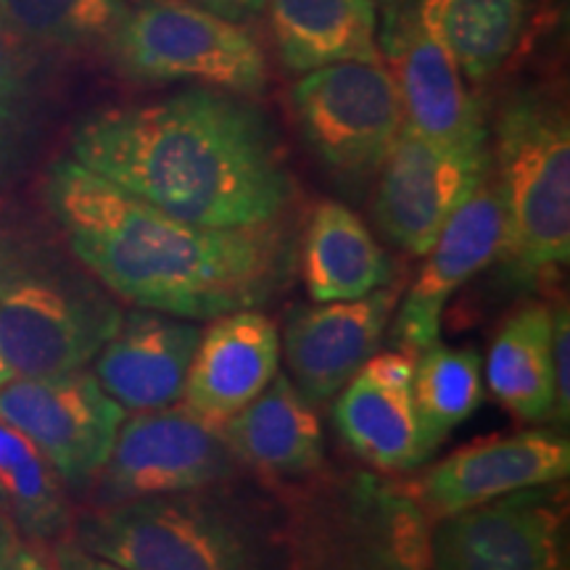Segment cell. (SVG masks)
Listing matches in <instances>:
<instances>
[{
    "instance_id": "17",
    "label": "cell",
    "mask_w": 570,
    "mask_h": 570,
    "mask_svg": "<svg viewBox=\"0 0 570 570\" xmlns=\"http://www.w3.org/2000/svg\"><path fill=\"white\" fill-rule=\"evenodd\" d=\"M281 365V333L256 309L214 317L202 331L183 386V410L219 428L265 391Z\"/></svg>"
},
{
    "instance_id": "22",
    "label": "cell",
    "mask_w": 570,
    "mask_h": 570,
    "mask_svg": "<svg viewBox=\"0 0 570 570\" xmlns=\"http://www.w3.org/2000/svg\"><path fill=\"white\" fill-rule=\"evenodd\" d=\"M348 449L383 473L412 470L428 460L412 404V389L383 386L356 373L333 407Z\"/></svg>"
},
{
    "instance_id": "11",
    "label": "cell",
    "mask_w": 570,
    "mask_h": 570,
    "mask_svg": "<svg viewBox=\"0 0 570 570\" xmlns=\"http://www.w3.org/2000/svg\"><path fill=\"white\" fill-rule=\"evenodd\" d=\"M491 151H465L431 142L402 127L377 183L375 219L391 244L425 256L454 209L487 180Z\"/></svg>"
},
{
    "instance_id": "31",
    "label": "cell",
    "mask_w": 570,
    "mask_h": 570,
    "mask_svg": "<svg viewBox=\"0 0 570 570\" xmlns=\"http://www.w3.org/2000/svg\"><path fill=\"white\" fill-rule=\"evenodd\" d=\"M51 566L53 570H125L119 566H111V562H106L101 558H96V554L85 552L82 547L75 544V541L56 547Z\"/></svg>"
},
{
    "instance_id": "10",
    "label": "cell",
    "mask_w": 570,
    "mask_h": 570,
    "mask_svg": "<svg viewBox=\"0 0 570 570\" xmlns=\"http://www.w3.org/2000/svg\"><path fill=\"white\" fill-rule=\"evenodd\" d=\"M238 458L219 428L180 410L135 412L125 417L101 468L106 504L142 497L185 494L233 479Z\"/></svg>"
},
{
    "instance_id": "18",
    "label": "cell",
    "mask_w": 570,
    "mask_h": 570,
    "mask_svg": "<svg viewBox=\"0 0 570 570\" xmlns=\"http://www.w3.org/2000/svg\"><path fill=\"white\" fill-rule=\"evenodd\" d=\"M202 331L196 320L154 309L132 312L92 356V375L125 410L175 407Z\"/></svg>"
},
{
    "instance_id": "7",
    "label": "cell",
    "mask_w": 570,
    "mask_h": 570,
    "mask_svg": "<svg viewBox=\"0 0 570 570\" xmlns=\"http://www.w3.org/2000/svg\"><path fill=\"white\" fill-rule=\"evenodd\" d=\"M294 111L312 151L346 177L375 175L404 127L402 98L383 59L306 71L294 88Z\"/></svg>"
},
{
    "instance_id": "4",
    "label": "cell",
    "mask_w": 570,
    "mask_h": 570,
    "mask_svg": "<svg viewBox=\"0 0 570 570\" xmlns=\"http://www.w3.org/2000/svg\"><path fill=\"white\" fill-rule=\"evenodd\" d=\"M75 544L125 570H275L267 539L209 489L106 504Z\"/></svg>"
},
{
    "instance_id": "33",
    "label": "cell",
    "mask_w": 570,
    "mask_h": 570,
    "mask_svg": "<svg viewBox=\"0 0 570 570\" xmlns=\"http://www.w3.org/2000/svg\"><path fill=\"white\" fill-rule=\"evenodd\" d=\"M0 504H3V499H0Z\"/></svg>"
},
{
    "instance_id": "20",
    "label": "cell",
    "mask_w": 570,
    "mask_h": 570,
    "mask_svg": "<svg viewBox=\"0 0 570 570\" xmlns=\"http://www.w3.org/2000/svg\"><path fill=\"white\" fill-rule=\"evenodd\" d=\"M304 283L312 302H352L394 283V265L360 214L338 202L315 206L304 230Z\"/></svg>"
},
{
    "instance_id": "1",
    "label": "cell",
    "mask_w": 570,
    "mask_h": 570,
    "mask_svg": "<svg viewBox=\"0 0 570 570\" xmlns=\"http://www.w3.org/2000/svg\"><path fill=\"white\" fill-rule=\"evenodd\" d=\"M46 196L77 262L138 309L202 323L267 304L294 273V246L277 223L246 230L185 223L75 159L51 169Z\"/></svg>"
},
{
    "instance_id": "19",
    "label": "cell",
    "mask_w": 570,
    "mask_h": 570,
    "mask_svg": "<svg viewBox=\"0 0 570 570\" xmlns=\"http://www.w3.org/2000/svg\"><path fill=\"white\" fill-rule=\"evenodd\" d=\"M219 433L238 462L262 473L302 479L323 468V425L288 375H275L252 404L219 425Z\"/></svg>"
},
{
    "instance_id": "27",
    "label": "cell",
    "mask_w": 570,
    "mask_h": 570,
    "mask_svg": "<svg viewBox=\"0 0 570 570\" xmlns=\"http://www.w3.org/2000/svg\"><path fill=\"white\" fill-rule=\"evenodd\" d=\"M127 9V0H0V19L17 40L82 48L109 42Z\"/></svg>"
},
{
    "instance_id": "12",
    "label": "cell",
    "mask_w": 570,
    "mask_h": 570,
    "mask_svg": "<svg viewBox=\"0 0 570 570\" xmlns=\"http://www.w3.org/2000/svg\"><path fill=\"white\" fill-rule=\"evenodd\" d=\"M570 473V441L566 433L533 428L510 436L475 441L425 470L407 494L433 520L481 508L515 491L550 487Z\"/></svg>"
},
{
    "instance_id": "2",
    "label": "cell",
    "mask_w": 570,
    "mask_h": 570,
    "mask_svg": "<svg viewBox=\"0 0 570 570\" xmlns=\"http://www.w3.org/2000/svg\"><path fill=\"white\" fill-rule=\"evenodd\" d=\"M71 159L156 209L217 230L275 225L294 198L267 119L212 88L92 114L71 138Z\"/></svg>"
},
{
    "instance_id": "16",
    "label": "cell",
    "mask_w": 570,
    "mask_h": 570,
    "mask_svg": "<svg viewBox=\"0 0 570 570\" xmlns=\"http://www.w3.org/2000/svg\"><path fill=\"white\" fill-rule=\"evenodd\" d=\"M402 294L391 283L352 302L296 309L285 327V365L306 402H327L377 354Z\"/></svg>"
},
{
    "instance_id": "21",
    "label": "cell",
    "mask_w": 570,
    "mask_h": 570,
    "mask_svg": "<svg viewBox=\"0 0 570 570\" xmlns=\"http://www.w3.org/2000/svg\"><path fill=\"white\" fill-rule=\"evenodd\" d=\"M277 56L291 71L381 61L375 0H265Z\"/></svg>"
},
{
    "instance_id": "13",
    "label": "cell",
    "mask_w": 570,
    "mask_h": 570,
    "mask_svg": "<svg viewBox=\"0 0 570 570\" xmlns=\"http://www.w3.org/2000/svg\"><path fill=\"white\" fill-rule=\"evenodd\" d=\"M309 531V570H431L428 518L389 483L356 479Z\"/></svg>"
},
{
    "instance_id": "15",
    "label": "cell",
    "mask_w": 570,
    "mask_h": 570,
    "mask_svg": "<svg viewBox=\"0 0 570 570\" xmlns=\"http://www.w3.org/2000/svg\"><path fill=\"white\" fill-rule=\"evenodd\" d=\"M386 30V59L404 109V127L446 148H489L481 106L444 42L415 9L394 13Z\"/></svg>"
},
{
    "instance_id": "24",
    "label": "cell",
    "mask_w": 570,
    "mask_h": 570,
    "mask_svg": "<svg viewBox=\"0 0 570 570\" xmlns=\"http://www.w3.org/2000/svg\"><path fill=\"white\" fill-rule=\"evenodd\" d=\"M412 9L444 42L465 80L487 82L515 53L531 0H415Z\"/></svg>"
},
{
    "instance_id": "14",
    "label": "cell",
    "mask_w": 570,
    "mask_h": 570,
    "mask_svg": "<svg viewBox=\"0 0 570 570\" xmlns=\"http://www.w3.org/2000/svg\"><path fill=\"white\" fill-rule=\"evenodd\" d=\"M504 244V202L494 167L487 180L454 209L428 248L407 296L399 298V315L391 327L396 348L420 354L439 344L444 306L470 277L499 259Z\"/></svg>"
},
{
    "instance_id": "30",
    "label": "cell",
    "mask_w": 570,
    "mask_h": 570,
    "mask_svg": "<svg viewBox=\"0 0 570 570\" xmlns=\"http://www.w3.org/2000/svg\"><path fill=\"white\" fill-rule=\"evenodd\" d=\"M0 570H53V566L0 520Z\"/></svg>"
},
{
    "instance_id": "8",
    "label": "cell",
    "mask_w": 570,
    "mask_h": 570,
    "mask_svg": "<svg viewBox=\"0 0 570 570\" xmlns=\"http://www.w3.org/2000/svg\"><path fill=\"white\" fill-rule=\"evenodd\" d=\"M568 494L560 483L515 491L481 508L433 520V570H568Z\"/></svg>"
},
{
    "instance_id": "29",
    "label": "cell",
    "mask_w": 570,
    "mask_h": 570,
    "mask_svg": "<svg viewBox=\"0 0 570 570\" xmlns=\"http://www.w3.org/2000/svg\"><path fill=\"white\" fill-rule=\"evenodd\" d=\"M552 383L554 423L566 428L570 420V312L566 302L552 309Z\"/></svg>"
},
{
    "instance_id": "6",
    "label": "cell",
    "mask_w": 570,
    "mask_h": 570,
    "mask_svg": "<svg viewBox=\"0 0 570 570\" xmlns=\"http://www.w3.org/2000/svg\"><path fill=\"white\" fill-rule=\"evenodd\" d=\"M109 42L135 80L196 82L240 98L265 92L269 80L252 32L194 0H138Z\"/></svg>"
},
{
    "instance_id": "9",
    "label": "cell",
    "mask_w": 570,
    "mask_h": 570,
    "mask_svg": "<svg viewBox=\"0 0 570 570\" xmlns=\"http://www.w3.org/2000/svg\"><path fill=\"white\" fill-rule=\"evenodd\" d=\"M125 417L127 410L85 367L0 386V420L24 433L69 487L101 473Z\"/></svg>"
},
{
    "instance_id": "5",
    "label": "cell",
    "mask_w": 570,
    "mask_h": 570,
    "mask_svg": "<svg viewBox=\"0 0 570 570\" xmlns=\"http://www.w3.org/2000/svg\"><path fill=\"white\" fill-rule=\"evenodd\" d=\"M122 317L88 275L24 248L0 252V386L82 370Z\"/></svg>"
},
{
    "instance_id": "28",
    "label": "cell",
    "mask_w": 570,
    "mask_h": 570,
    "mask_svg": "<svg viewBox=\"0 0 570 570\" xmlns=\"http://www.w3.org/2000/svg\"><path fill=\"white\" fill-rule=\"evenodd\" d=\"M17 38L0 19V148L11 138L13 127L19 122L21 98H24V77H21V61Z\"/></svg>"
},
{
    "instance_id": "25",
    "label": "cell",
    "mask_w": 570,
    "mask_h": 570,
    "mask_svg": "<svg viewBox=\"0 0 570 570\" xmlns=\"http://www.w3.org/2000/svg\"><path fill=\"white\" fill-rule=\"evenodd\" d=\"M483 399L481 354L473 348L433 344L417 354L412 375V404L425 454L444 444L452 428L473 415Z\"/></svg>"
},
{
    "instance_id": "23",
    "label": "cell",
    "mask_w": 570,
    "mask_h": 570,
    "mask_svg": "<svg viewBox=\"0 0 570 570\" xmlns=\"http://www.w3.org/2000/svg\"><path fill=\"white\" fill-rule=\"evenodd\" d=\"M487 383L497 402L525 423L554 420L550 306H523L499 327L487 362Z\"/></svg>"
},
{
    "instance_id": "3",
    "label": "cell",
    "mask_w": 570,
    "mask_h": 570,
    "mask_svg": "<svg viewBox=\"0 0 570 570\" xmlns=\"http://www.w3.org/2000/svg\"><path fill=\"white\" fill-rule=\"evenodd\" d=\"M497 185L504 262L518 285L541 283L570 259V125L558 101L518 92L497 119Z\"/></svg>"
},
{
    "instance_id": "32",
    "label": "cell",
    "mask_w": 570,
    "mask_h": 570,
    "mask_svg": "<svg viewBox=\"0 0 570 570\" xmlns=\"http://www.w3.org/2000/svg\"><path fill=\"white\" fill-rule=\"evenodd\" d=\"M194 3L204 6V9H209L214 13H219V17L233 19V21L252 19L265 9V0H194Z\"/></svg>"
},
{
    "instance_id": "26",
    "label": "cell",
    "mask_w": 570,
    "mask_h": 570,
    "mask_svg": "<svg viewBox=\"0 0 570 570\" xmlns=\"http://www.w3.org/2000/svg\"><path fill=\"white\" fill-rule=\"evenodd\" d=\"M0 499L27 537L51 539L69 523L63 481L24 433L0 420Z\"/></svg>"
}]
</instances>
